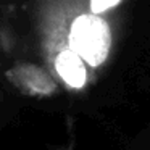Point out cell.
Segmentation results:
<instances>
[{"label": "cell", "mask_w": 150, "mask_h": 150, "mask_svg": "<svg viewBox=\"0 0 150 150\" xmlns=\"http://www.w3.org/2000/svg\"><path fill=\"white\" fill-rule=\"evenodd\" d=\"M71 50L92 66H98L107 60L111 36L108 24L95 15H82L76 18L69 33Z\"/></svg>", "instance_id": "obj_1"}, {"label": "cell", "mask_w": 150, "mask_h": 150, "mask_svg": "<svg viewBox=\"0 0 150 150\" xmlns=\"http://www.w3.org/2000/svg\"><path fill=\"white\" fill-rule=\"evenodd\" d=\"M11 79L31 95H50L57 91L52 76L31 63H21L11 69Z\"/></svg>", "instance_id": "obj_2"}, {"label": "cell", "mask_w": 150, "mask_h": 150, "mask_svg": "<svg viewBox=\"0 0 150 150\" xmlns=\"http://www.w3.org/2000/svg\"><path fill=\"white\" fill-rule=\"evenodd\" d=\"M55 69L58 73V76L69 87L81 89L86 84L87 73H86L81 57L74 50H63V52H60L55 60Z\"/></svg>", "instance_id": "obj_3"}, {"label": "cell", "mask_w": 150, "mask_h": 150, "mask_svg": "<svg viewBox=\"0 0 150 150\" xmlns=\"http://www.w3.org/2000/svg\"><path fill=\"white\" fill-rule=\"evenodd\" d=\"M121 0H91V10L92 13H102V11H107L108 8L118 5Z\"/></svg>", "instance_id": "obj_4"}]
</instances>
